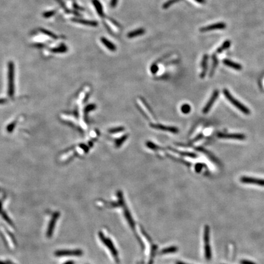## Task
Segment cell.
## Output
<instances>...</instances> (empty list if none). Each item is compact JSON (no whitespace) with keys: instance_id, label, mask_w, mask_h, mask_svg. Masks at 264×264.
Segmentation results:
<instances>
[{"instance_id":"cell-1","label":"cell","mask_w":264,"mask_h":264,"mask_svg":"<svg viewBox=\"0 0 264 264\" xmlns=\"http://www.w3.org/2000/svg\"><path fill=\"white\" fill-rule=\"evenodd\" d=\"M223 93H224V95H225V97H226V99H227L234 106H235L237 109L240 110L243 113H244L245 114H246V115L250 114L251 111L249 110V109L246 106H245L244 105H243L240 102L237 100L236 99H235L231 95V94L229 93V91L228 90L226 89H224Z\"/></svg>"},{"instance_id":"cell-2","label":"cell","mask_w":264,"mask_h":264,"mask_svg":"<svg viewBox=\"0 0 264 264\" xmlns=\"http://www.w3.org/2000/svg\"><path fill=\"white\" fill-rule=\"evenodd\" d=\"M204 242H205V253L207 260H210L212 257L211 248L209 245V228L208 226L205 228L204 230Z\"/></svg>"},{"instance_id":"cell-3","label":"cell","mask_w":264,"mask_h":264,"mask_svg":"<svg viewBox=\"0 0 264 264\" xmlns=\"http://www.w3.org/2000/svg\"><path fill=\"white\" fill-rule=\"evenodd\" d=\"M83 254V251L80 249H76V250H60L57 251L54 253V255L57 257H61V256H71V255H73V256H81Z\"/></svg>"},{"instance_id":"cell-4","label":"cell","mask_w":264,"mask_h":264,"mask_svg":"<svg viewBox=\"0 0 264 264\" xmlns=\"http://www.w3.org/2000/svg\"><path fill=\"white\" fill-rule=\"evenodd\" d=\"M99 236L100 239L103 242V243L108 247L109 249L110 250L111 253L112 254L113 256L114 257L116 260H117V258L118 259V254H117V251L116 250V248H114V245H113L112 242L110 240V239H109V238H106L105 237L103 234L101 232L99 233Z\"/></svg>"},{"instance_id":"cell-5","label":"cell","mask_w":264,"mask_h":264,"mask_svg":"<svg viewBox=\"0 0 264 264\" xmlns=\"http://www.w3.org/2000/svg\"><path fill=\"white\" fill-rule=\"evenodd\" d=\"M218 137L223 139H231L237 140H244L246 139V136L243 134L241 133H220L218 134Z\"/></svg>"},{"instance_id":"cell-6","label":"cell","mask_w":264,"mask_h":264,"mask_svg":"<svg viewBox=\"0 0 264 264\" xmlns=\"http://www.w3.org/2000/svg\"><path fill=\"white\" fill-rule=\"evenodd\" d=\"M226 24L223 22H218L216 23L212 24L210 25H208L207 26H204L200 28L199 31L200 32H207V31H211L217 30V29H223L226 28Z\"/></svg>"},{"instance_id":"cell-7","label":"cell","mask_w":264,"mask_h":264,"mask_svg":"<svg viewBox=\"0 0 264 264\" xmlns=\"http://www.w3.org/2000/svg\"><path fill=\"white\" fill-rule=\"evenodd\" d=\"M60 213L59 212H55L53 214L51 220H50L49 225H48V228L47 229V237L48 238H50L52 236L53 229L54 228V226H55L57 219L59 217H60Z\"/></svg>"},{"instance_id":"cell-8","label":"cell","mask_w":264,"mask_h":264,"mask_svg":"<svg viewBox=\"0 0 264 264\" xmlns=\"http://www.w3.org/2000/svg\"><path fill=\"white\" fill-rule=\"evenodd\" d=\"M241 182L248 184H255L262 187H264V179H257L249 177H242L240 178Z\"/></svg>"},{"instance_id":"cell-9","label":"cell","mask_w":264,"mask_h":264,"mask_svg":"<svg viewBox=\"0 0 264 264\" xmlns=\"http://www.w3.org/2000/svg\"><path fill=\"white\" fill-rule=\"evenodd\" d=\"M219 95V91L218 90L215 91L213 92V93L212 95V97H210V100H208L206 105L205 106V107L203 109V112L204 114H206L209 111H210V109L212 108V106L213 105V104L216 102V100H217L218 97Z\"/></svg>"},{"instance_id":"cell-10","label":"cell","mask_w":264,"mask_h":264,"mask_svg":"<svg viewBox=\"0 0 264 264\" xmlns=\"http://www.w3.org/2000/svg\"><path fill=\"white\" fill-rule=\"evenodd\" d=\"M150 126L154 128L161 130H163V131H167V132L174 133L178 132V129L177 128L173 127H167V126H165V125H160V124H151L150 125Z\"/></svg>"},{"instance_id":"cell-11","label":"cell","mask_w":264,"mask_h":264,"mask_svg":"<svg viewBox=\"0 0 264 264\" xmlns=\"http://www.w3.org/2000/svg\"><path fill=\"white\" fill-rule=\"evenodd\" d=\"M223 64L226 66H227L229 67H231L236 70H241L242 69V66L240 64H238L237 62H233L232 61H230L229 60H228V59H225L223 61Z\"/></svg>"},{"instance_id":"cell-12","label":"cell","mask_w":264,"mask_h":264,"mask_svg":"<svg viewBox=\"0 0 264 264\" xmlns=\"http://www.w3.org/2000/svg\"><path fill=\"white\" fill-rule=\"evenodd\" d=\"M100 40H101V42L109 50H110L111 52H115L116 50V47L115 45L112 43L111 41L105 38V37H101V38H100Z\"/></svg>"},{"instance_id":"cell-13","label":"cell","mask_w":264,"mask_h":264,"mask_svg":"<svg viewBox=\"0 0 264 264\" xmlns=\"http://www.w3.org/2000/svg\"><path fill=\"white\" fill-rule=\"evenodd\" d=\"M208 56L207 54H204V56L202 58V71L201 72L200 74V77L201 78H204L205 75H206V72L207 70V64H208Z\"/></svg>"},{"instance_id":"cell-14","label":"cell","mask_w":264,"mask_h":264,"mask_svg":"<svg viewBox=\"0 0 264 264\" xmlns=\"http://www.w3.org/2000/svg\"><path fill=\"white\" fill-rule=\"evenodd\" d=\"M145 32L146 31L144 28H139V29H136V30L132 31L131 32H130L129 33H128L127 37H128V38H133V37L143 35L145 33Z\"/></svg>"},{"instance_id":"cell-15","label":"cell","mask_w":264,"mask_h":264,"mask_svg":"<svg viewBox=\"0 0 264 264\" xmlns=\"http://www.w3.org/2000/svg\"><path fill=\"white\" fill-rule=\"evenodd\" d=\"M74 22L81 23L87 26H97L98 23L95 22V21H91V20H81V19H74Z\"/></svg>"},{"instance_id":"cell-16","label":"cell","mask_w":264,"mask_h":264,"mask_svg":"<svg viewBox=\"0 0 264 264\" xmlns=\"http://www.w3.org/2000/svg\"><path fill=\"white\" fill-rule=\"evenodd\" d=\"M93 4L94 5V7L95 8L96 11H97V13L99 14L100 16H103V9L102 5H101L98 0H93Z\"/></svg>"},{"instance_id":"cell-17","label":"cell","mask_w":264,"mask_h":264,"mask_svg":"<svg viewBox=\"0 0 264 264\" xmlns=\"http://www.w3.org/2000/svg\"><path fill=\"white\" fill-rule=\"evenodd\" d=\"M230 44H231V42H230V40H226L224 41L223 44L221 45V47H218L216 50V53H221L223 52V51H224V50H226V49H228V48L230 47Z\"/></svg>"},{"instance_id":"cell-18","label":"cell","mask_w":264,"mask_h":264,"mask_svg":"<svg viewBox=\"0 0 264 264\" xmlns=\"http://www.w3.org/2000/svg\"><path fill=\"white\" fill-rule=\"evenodd\" d=\"M218 59L216 56L215 54H213V64H212V67L211 69V71L210 72V76L212 77L215 72V70L216 68V67L218 66Z\"/></svg>"},{"instance_id":"cell-19","label":"cell","mask_w":264,"mask_h":264,"mask_svg":"<svg viewBox=\"0 0 264 264\" xmlns=\"http://www.w3.org/2000/svg\"><path fill=\"white\" fill-rule=\"evenodd\" d=\"M181 1H182V0H169V1H167V2L164 3V5H163V8L165 9H166L167 8H169L171 6L173 5V4L178 3Z\"/></svg>"},{"instance_id":"cell-20","label":"cell","mask_w":264,"mask_h":264,"mask_svg":"<svg viewBox=\"0 0 264 264\" xmlns=\"http://www.w3.org/2000/svg\"><path fill=\"white\" fill-rule=\"evenodd\" d=\"M181 110L183 113L184 114H187V113H189V112L191 110V107L190 105H188L187 104L183 105L181 108Z\"/></svg>"},{"instance_id":"cell-21","label":"cell","mask_w":264,"mask_h":264,"mask_svg":"<svg viewBox=\"0 0 264 264\" xmlns=\"http://www.w3.org/2000/svg\"><path fill=\"white\" fill-rule=\"evenodd\" d=\"M124 130V128L122 127H118V128H112L110 130V133H118L120 132H122Z\"/></svg>"},{"instance_id":"cell-22","label":"cell","mask_w":264,"mask_h":264,"mask_svg":"<svg viewBox=\"0 0 264 264\" xmlns=\"http://www.w3.org/2000/svg\"><path fill=\"white\" fill-rule=\"evenodd\" d=\"M158 66L156 64L152 65L151 66V67H150V70H151L152 73H155L158 71Z\"/></svg>"},{"instance_id":"cell-23","label":"cell","mask_w":264,"mask_h":264,"mask_svg":"<svg viewBox=\"0 0 264 264\" xmlns=\"http://www.w3.org/2000/svg\"><path fill=\"white\" fill-rule=\"evenodd\" d=\"M66 51V48H65V47H60V48L53 50V52H57V53H58V52H64Z\"/></svg>"},{"instance_id":"cell-24","label":"cell","mask_w":264,"mask_h":264,"mask_svg":"<svg viewBox=\"0 0 264 264\" xmlns=\"http://www.w3.org/2000/svg\"><path fill=\"white\" fill-rule=\"evenodd\" d=\"M2 215H3L2 216H3V218L5 219V220H6V221L8 223H9V224H12V221H11V220L9 219V218L7 216V215L6 214V213H2Z\"/></svg>"},{"instance_id":"cell-25","label":"cell","mask_w":264,"mask_h":264,"mask_svg":"<svg viewBox=\"0 0 264 264\" xmlns=\"http://www.w3.org/2000/svg\"><path fill=\"white\" fill-rule=\"evenodd\" d=\"M240 263L241 264H256L255 262L250 261H246V260H242Z\"/></svg>"},{"instance_id":"cell-26","label":"cell","mask_w":264,"mask_h":264,"mask_svg":"<svg viewBox=\"0 0 264 264\" xmlns=\"http://www.w3.org/2000/svg\"><path fill=\"white\" fill-rule=\"evenodd\" d=\"M118 0H111V6L112 7H115L117 5Z\"/></svg>"},{"instance_id":"cell-27","label":"cell","mask_w":264,"mask_h":264,"mask_svg":"<svg viewBox=\"0 0 264 264\" xmlns=\"http://www.w3.org/2000/svg\"><path fill=\"white\" fill-rule=\"evenodd\" d=\"M126 138H127V137H125V136H124V137H122V138H121V139L120 140L119 142H117V146H120L121 144L122 143L123 141H124L125 139H126Z\"/></svg>"},{"instance_id":"cell-28","label":"cell","mask_w":264,"mask_h":264,"mask_svg":"<svg viewBox=\"0 0 264 264\" xmlns=\"http://www.w3.org/2000/svg\"><path fill=\"white\" fill-rule=\"evenodd\" d=\"M53 14V12H47V14H45V15H46L45 17H50V16H51Z\"/></svg>"},{"instance_id":"cell-29","label":"cell","mask_w":264,"mask_h":264,"mask_svg":"<svg viewBox=\"0 0 264 264\" xmlns=\"http://www.w3.org/2000/svg\"><path fill=\"white\" fill-rule=\"evenodd\" d=\"M195 1L196 2L199 3H200V4H203V3H205V0H195Z\"/></svg>"},{"instance_id":"cell-30","label":"cell","mask_w":264,"mask_h":264,"mask_svg":"<svg viewBox=\"0 0 264 264\" xmlns=\"http://www.w3.org/2000/svg\"><path fill=\"white\" fill-rule=\"evenodd\" d=\"M64 264H74V262L72 261H68V262L64 263Z\"/></svg>"},{"instance_id":"cell-31","label":"cell","mask_w":264,"mask_h":264,"mask_svg":"<svg viewBox=\"0 0 264 264\" xmlns=\"http://www.w3.org/2000/svg\"><path fill=\"white\" fill-rule=\"evenodd\" d=\"M0 264H6V263H4V262H1V261H0Z\"/></svg>"}]
</instances>
